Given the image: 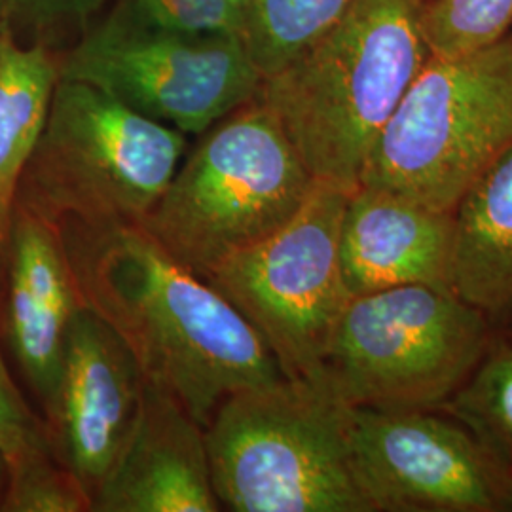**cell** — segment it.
I'll list each match as a JSON object with an SVG mask.
<instances>
[{"label":"cell","instance_id":"9a60e30c","mask_svg":"<svg viewBox=\"0 0 512 512\" xmlns=\"http://www.w3.org/2000/svg\"><path fill=\"white\" fill-rule=\"evenodd\" d=\"M452 289L494 325L512 310V145L454 209Z\"/></svg>","mask_w":512,"mask_h":512},{"label":"cell","instance_id":"44dd1931","mask_svg":"<svg viewBox=\"0 0 512 512\" xmlns=\"http://www.w3.org/2000/svg\"><path fill=\"white\" fill-rule=\"evenodd\" d=\"M122 16L165 31L192 35H241L243 19L228 0H120Z\"/></svg>","mask_w":512,"mask_h":512},{"label":"cell","instance_id":"83f0119b","mask_svg":"<svg viewBox=\"0 0 512 512\" xmlns=\"http://www.w3.org/2000/svg\"><path fill=\"white\" fill-rule=\"evenodd\" d=\"M511 33H512V31H511Z\"/></svg>","mask_w":512,"mask_h":512},{"label":"cell","instance_id":"7402d4cb","mask_svg":"<svg viewBox=\"0 0 512 512\" xmlns=\"http://www.w3.org/2000/svg\"><path fill=\"white\" fill-rule=\"evenodd\" d=\"M46 442H52L48 425L23 401L0 348V452L8 461Z\"/></svg>","mask_w":512,"mask_h":512},{"label":"cell","instance_id":"ffe728a7","mask_svg":"<svg viewBox=\"0 0 512 512\" xmlns=\"http://www.w3.org/2000/svg\"><path fill=\"white\" fill-rule=\"evenodd\" d=\"M421 31L433 57L492 46L512 31V0H423Z\"/></svg>","mask_w":512,"mask_h":512},{"label":"cell","instance_id":"7c38bea8","mask_svg":"<svg viewBox=\"0 0 512 512\" xmlns=\"http://www.w3.org/2000/svg\"><path fill=\"white\" fill-rule=\"evenodd\" d=\"M6 255L4 329L25 380L50 414L67 336L82 308L61 228L16 203Z\"/></svg>","mask_w":512,"mask_h":512},{"label":"cell","instance_id":"6da1fadb","mask_svg":"<svg viewBox=\"0 0 512 512\" xmlns=\"http://www.w3.org/2000/svg\"><path fill=\"white\" fill-rule=\"evenodd\" d=\"M59 228L80 304L126 342L148 384L203 427L230 395L285 378L241 313L139 224Z\"/></svg>","mask_w":512,"mask_h":512},{"label":"cell","instance_id":"5bb4252c","mask_svg":"<svg viewBox=\"0 0 512 512\" xmlns=\"http://www.w3.org/2000/svg\"><path fill=\"white\" fill-rule=\"evenodd\" d=\"M340 264L351 296L404 285L454 291V213L359 186L342 219Z\"/></svg>","mask_w":512,"mask_h":512},{"label":"cell","instance_id":"52a82bcc","mask_svg":"<svg viewBox=\"0 0 512 512\" xmlns=\"http://www.w3.org/2000/svg\"><path fill=\"white\" fill-rule=\"evenodd\" d=\"M494 321L458 293L404 285L351 296L325 361L348 406L442 410L495 336Z\"/></svg>","mask_w":512,"mask_h":512},{"label":"cell","instance_id":"8992f818","mask_svg":"<svg viewBox=\"0 0 512 512\" xmlns=\"http://www.w3.org/2000/svg\"><path fill=\"white\" fill-rule=\"evenodd\" d=\"M512 145V33L458 57H431L370 150L359 186L454 213Z\"/></svg>","mask_w":512,"mask_h":512},{"label":"cell","instance_id":"7a4b0ae2","mask_svg":"<svg viewBox=\"0 0 512 512\" xmlns=\"http://www.w3.org/2000/svg\"><path fill=\"white\" fill-rule=\"evenodd\" d=\"M421 6L423 0H355L323 37L262 80L256 97L315 181L359 188L370 150L433 57Z\"/></svg>","mask_w":512,"mask_h":512},{"label":"cell","instance_id":"d4e9b609","mask_svg":"<svg viewBox=\"0 0 512 512\" xmlns=\"http://www.w3.org/2000/svg\"><path fill=\"white\" fill-rule=\"evenodd\" d=\"M6 476H8V463H6V456L0 452V503H2L4 488H6Z\"/></svg>","mask_w":512,"mask_h":512},{"label":"cell","instance_id":"484cf974","mask_svg":"<svg viewBox=\"0 0 512 512\" xmlns=\"http://www.w3.org/2000/svg\"><path fill=\"white\" fill-rule=\"evenodd\" d=\"M228 2H230V6L238 12L241 19L245 18V12H247V8H249L251 0H228Z\"/></svg>","mask_w":512,"mask_h":512},{"label":"cell","instance_id":"30bf717a","mask_svg":"<svg viewBox=\"0 0 512 512\" xmlns=\"http://www.w3.org/2000/svg\"><path fill=\"white\" fill-rule=\"evenodd\" d=\"M351 471L372 512L512 511V473L442 410L348 406Z\"/></svg>","mask_w":512,"mask_h":512},{"label":"cell","instance_id":"603a6c76","mask_svg":"<svg viewBox=\"0 0 512 512\" xmlns=\"http://www.w3.org/2000/svg\"><path fill=\"white\" fill-rule=\"evenodd\" d=\"M107 0H6L12 31H31L35 37L54 35L67 27H82Z\"/></svg>","mask_w":512,"mask_h":512},{"label":"cell","instance_id":"277c9868","mask_svg":"<svg viewBox=\"0 0 512 512\" xmlns=\"http://www.w3.org/2000/svg\"><path fill=\"white\" fill-rule=\"evenodd\" d=\"M348 404L327 384L241 389L205 427L213 490L236 512H372L351 471Z\"/></svg>","mask_w":512,"mask_h":512},{"label":"cell","instance_id":"4316f807","mask_svg":"<svg viewBox=\"0 0 512 512\" xmlns=\"http://www.w3.org/2000/svg\"><path fill=\"white\" fill-rule=\"evenodd\" d=\"M8 27V10H6V0H0V37L4 29Z\"/></svg>","mask_w":512,"mask_h":512},{"label":"cell","instance_id":"9c48e42d","mask_svg":"<svg viewBox=\"0 0 512 512\" xmlns=\"http://www.w3.org/2000/svg\"><path fill=\"white\" fill-rule=\"evenodd\" d=\"M59 76L86 82L184 135H200L262 88L241 35L154 29L114 10L57 55Z\"/></svg>","mask_w":512,"mask_h":512},{"label":"cell","instance_id":"5b68a950","mask_svg":"<svg viewBox=\"0 0 512 512\" xmlns=\"http://www.w3.org/2000/svg\"><path fill=\"white\" fill-rule=\"evenodd\" d=\"M186 137L59 76L18 205L57 226L141 224L183 162Z\"/></svg>","mask_w":512,"mask_h":512},{"label":"cell","instance_id":"8fae6325","mask_svg":"<svg viewBox=\"0 0 512 512\" xmlns=\"http://www.w3.org/2000/svg\"><path fill=\"white\" fill-rule=\"evenodd\" d=\"M145 376L126 342L88 308L74 315L48 433L57 459L95 494L139 416Z\"/></svg>","mask_w":512,"mask_h":512},{"label":"cell","instance_id":"cb8c5ba5","mask_svg":"<svg viewBox=\"0 0 512 512\" xmlns=\"http://www.w3.org/2000/svg\"><path fill=\"white\" fill-rule=\"evenodd\" d=\"M495 330H497V334H501L503 338L512 340V310L509 311L507 315H503V317L495 323Z\"/></svg>","mask_w":512,"mask_h":512},{"label":"cell","instance_id":"4fadbf2b","mask_svg":"<svg viewBox=\"0 0 512 512\" xmlns=\"http://www.w3.org/2000/svg\"><path fill=\"white\" fill-rule=\"evenodd\" d=\"M205 427L145 380L135 427L92 497V512H217Z\"/></svg>","mask_w":512,"mask_h":512},{"label":"cell","instance_id":"3957f363","mask_svg":"<svg viewBox=\"0 0 512 512\" xmlns=\"http://www.w3.org/2000/svg\"><path fill=\"white\" fill-rule=\"evenodd\" d=\"M313 186L287 131L255 97L200 133L139 226L205 277L285 226Z\"/></svg>","mask_w":512,"mask_h":512},{"label":"cell","instance_id":"d6986e66","mask_svg":"<svg viewBox=\"0 0 512 512\" xmlns=\"http://www.w3.org/2000/svg\"><path fill=\"white\" fill-rule=\"evenodd\" d=\"M0 511L92 512V495L54 456L52 442L8 459Z\"/></svg>","mask_w":512,"mask_h":512},{"label":"cell","instance_id":"e0dca14e","mask_svg":"<svg viewBox=\"0 0 512 512\" xmlns=\"http://www.w3.org/2000/svg\"><path fill=\"white\" fill-rule=\"evenodd\" d=\"M355 0H251L243 42L262 78L281 71L323 37Z\"/></svg>","mask_w":512,"mask_h":512},{"label":"cell","instance_id":"ba28073f","mask_svg":"<svg viewBox=\"0 0 512 512\" xmlns=\"http://www.w3.org/2000/svg\"><path fill=\"white\" fill-rule=\"evenodd\" d=\"M349 192L319 183L272 236L203 279L256 330L289 380L325 382V361L351 294L340 264Z\"/></svg>","mask_w":512,"mask_h":512},{"label":"cell","instance_id":"ac0fdd59","mask_svg":"<svg viewBox=\"0 0 512 512\" xmlns=\"http://www.w3.org/2000/svg\"><path fill=\"white\" fill-rule=\"evenodd\" d=\"M442 412L461 421L512 473V340L495 332L490 348Z\"/></svg>","mask_w":512,"mask_h":512},{"label":"cell","instance_id":"2e32d148","mask_svg":"<svg viewBox=\"0 0 512 512\" xmlns=\"http://www.w3.org/2000/svg\"><path fill=\"white\" fill-rule=\"evenodd\" d=\"M59 61L44 42H19L8 25L0 37V255L6 253L19 184L46 124Z\"/></svg>","mask_w":512,"mask_h":512}]
</instances>
